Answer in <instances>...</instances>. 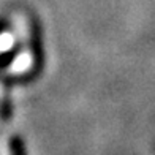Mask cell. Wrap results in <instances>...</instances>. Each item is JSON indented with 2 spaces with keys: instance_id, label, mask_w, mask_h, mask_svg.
Wrapping results in <instances>:
<instances>
[{
  "instance_id": "cell-4",
  "label": "cell",
  "mask_w": 155,
  "mask_h": 155,
  "mask_svg": "<svg viewBox=\"0 0 155 155\" xmlns=\"http://www.w3.org/2000/svg\"><path fill=\"white\" fill-rule=\"evenodd\" d=\"M15 45V37L11 33H2L0 35V52H5L13 48Z\"/></svg>"
},
{
  "instance_id": "cell-3",
  "label": "cell",
  "mask_w": 155,
  "mask_h": 155,
  "mask_svg": "<svg viewBox=\"0 0 155 155\" xmlns=\"http://www.w3.org/2000/svg\"><path fill=\"white\" fill-rule=\"evenodd\" d=\"M11 114H13V106L8 98H3L0 101V120L3 122H8L11 119Z\"/></svg>"
},
{
  "instance_id": "cell-1",
  "label": "cell",
  "mask_w": 155,
  "mask_h": 155,
  "mask_svg": "<svg viewBox=\"0 0 155 155\" xmlns=\"http://www.w3.org/2000/svg\"><path fill=\"white\" fill-rule=\"evenodd\" d=\"M32 63H33L32 54L30 52H22V54H19L18 57L15 59V62H13L11 71H15V73H24V71H27V70L32 67Z\"/></svg>"
},
{
  "instance_id": "cell-2",
  "label": "cell",
  "mask_w": 155,
  "mask_h": 155,
  "mask_svg": "<svg viewBox=\"0 0 155 155\" xmlns=\"http://www.w3.org/2000/svg\"><path fill=\"white\" fill-rule=\"evenodd\" d=\"M8 147H10V155H25L24 143L19 136H11Z\"/></svg>"
}]
</instances>
